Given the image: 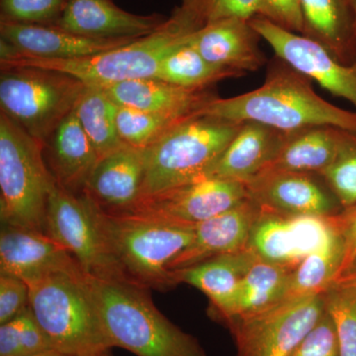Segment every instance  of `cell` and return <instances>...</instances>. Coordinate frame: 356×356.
Wrapping results in <instances>:
<instances>
[{"instance_id": "cell-1", "label": "cell", "mask_w": 356, "mask_h": 356, "mask_svg": "<svg viewBox=\"0 0 356 356\" xmlns=\"http://www.w3.org/2000/svg\"><path fill=\"white\" fill-rule=\"evenodd\" d=\"M310 77L274 56L266 65L261 88L235 97L219 96L201 107L196 116L252 121L292 132L330 125L356 132V112L332 104L314 90Z\"/></svg>"}, {"instance_id": "cell-2", "label": "cell", "mask_w": 356, "mask_h": 356, "mask_svg": "<svg viewBox=\"0 0 356 356\" xmlns=\"http://www.w3.org/2000/svg\"><path fill=\"white\" fill-rule=\"evenodd\" d=\"M110 348L137 356H207L195 337L154 305L149 288L86 274Z\"/></svg>"}, {"instance_id": "cell-3", "label": "cell", "mask_w": 356, "mask_h": 356, "mask_svg": "<svg viewBox=\"0 0 356 356\" xmlns=\"http://www.w3.org/2000/svg\"><path fill=\"white\" fill-rule=\"evenodd\" d=\"M201 28L191 14L178 6L158 30L125 46L67 60L7 54L0 56V65L55 70L76 77L86 86L106 88L123 81L156 77L161 60L186 44Z\"/></svg>"}, {"instance_id": "cell-4", "label": "cell", "mask_w": 356, "mask_h": 356, "mask_svg": "<svg viewBox=\"0 0 356 356\" xmlns=\"http://www.w3.org/2000/svg\"><path fill=\"white\" fill-rule=\"evenodd\" d=\"M95 206L107 245L132 282L163 292L177 286L170 266L191 245L196 226Z\"/></svg>"}, {"instance_id": "cell-5", "label": "cell", "mask_w": 356, "mask_h": 356, "mask_svg": "<svg viewBox=\"0 0 356 356\" xmlns=\"http://www.w3.org/2000/svg\"><path fill=\"white\" fill-rule=\"evenodd\" d=\"M28 286L33 316L54 350L76 356L110 353L83 271L53 273Z\"/></svg>"}, {"instance_id": "cell-6", "label": "cell", "mask_w": 356, "mask_h": 356, "mask_svg": "<svg viewBox=\"0 0 356 356\" xmlns=\"http://www.w3.org/2000/svg\"><path fill=\"white\" fill-rule=\"evenodd\" d=\"M44 145L0 112V218L1 224L44 232L56 178Z\"/></svg>"}, {"instance_id": "cell-7", "label": "cell", "mask_w": 356, "mask_h": 356, "mask_svg": "<svg viewBox=\"0 0 356 356\" xmlns=\"http://www.w3.org/2000/svg\"><path fill=\"white\" fill-rule=\"evenodd\" d=\"M243 122L192 116L146 149L142 196L207 177Z\"/></svg>"}, {"instance_id": "cell-8", "label": "cell", "mask_w": 356, "mask_h": 356, "mask_svg": "<svg viewBox=\"0 0 356 356\" xmlns=\"http://www.w3.org/2000/svg\"><path fill=\"white\" fill-rule=\"evenodd\" d=\"M86 84L76 77L40 67H1V111L46 144L76 108Z\"/></svg>"}, {"instance_id": "cell-9", "label": "cell", "mask_w": 356, "mask_h": 356, "mask_svg": "<svg viewBox=\"0 0 356 356\" xmlns=\"http://www.w3.org/2000/svg\"><path fill=\"white\" fill-rule=\"evenodd\" d=\"M44 233L70 252L86 275L132 282L107 245L95 201L86 193H72L56 180L49 196Z\"/></svg>"}, {"instance_id": "cell-10", "label": "cell", "mask_w": 356, "mask_h": 356, "mask_svg": "<svg viewBox=\"0 0 356 356\" xmlns=\"http://www.w3.org/2000/svg\"><path fill=\"white\" fill-rule=\"evenodd\" d=\"M325 311V292L287 300L268 310L225 322L236 356H291Z\"/></svg>"}, {"instance_id": "cell-11", "label": "cell", "mask_w": 356, "mask_h": 356, "mask_svg": "<svg viewBox=\"0 0 356 356\" xmlns=\"http://www.w3.org/2000/svg\"><path fill=\"white\" fill-rule=\"evenodd\" d=\"M247 198V187L243 182L204 177L175 188L142 196L124 212L196 226L236 207Z\"/></svg>"}, {"instance_id": "cell-12", "label": "cell", "mask_w": 356, "mask_h": 356, "mask_svg": "<svg viewBox=\"0 0 356 356\" xmlns=\"http://www.w3.org/2000/svg\"><path fill=\"white\" fill-rule=\"evenodd\" d=\"M250 24L275 53L325 90L350 102L356 109V60L339 62L324 46L255 16Z\"/></svg>"}, {"instance_id": "cell-13", "label": "cell", "mask_w": 356, "mask_h": 356, "mask_svg": "<svg viewBox=\"0 0 356 356\" xmlns=\"http://www.w3.org/2000/svg\"><path fill=\"white\" fill-rule=\"evenodd\" d=\"M334 216H291L261 209L248 247L262 261L294 271L331 233Z\"/></svg>"}, {"instance_id": "cell-14", "label": "cell", "mask_w": 356, "mask_h": 356, "mask_svg": "<svg viewBox=\"0 0 356 356\" xmlns=\"http://www.w3.org/2000/svg\"><path fill=\"white\" fill-rule=\"evenodd\" d=\"M318 175L274 170L259 172L243 184L248 198L261 209L291 216H332L341 212V203Z\"/></svg>"}, {"instance_id": "cell-15", "label": "cell", "mask_w": 356, "mask_h": 356, "mask_svg": "<svg viewBox=\"0 0 356 356\" xmlns=\"http://www.w3.org/2000/svg\"><path fill=\"white\" fill-rule=\"evenodd\" d=\"M63 271L83 270L70 252L53 238L44 232L2 225L0 274L15 276L30 285Z\"/></svg>"}, {"instance_id": "cell-16", "label": "cell", "mask_w": 356, "mask_h": 356, "mask_svg": "<svg viewBox=\"0 0 356 356\" xmlns=\"http://www.w3.org/2000/svg\"><path fill=\"white\" fill-rule=\"evenodd\" d=\"M1 55L67 60L88 57L125 46L136 39H100L81 36L56 25L0 21ZM139 39V38H138Z\"/></svg>"}, {"instance_id": "cell-17", "label": "cell", "mask_w": 356, "mask_h": 356, "mask_svg": "<svg viewBox=\"0 0 356 356\" xmlns=\"http://www.w3.org/2000/svg\"><path fill=\"white\" fill-rule=\"evenodd\" d=\"M161 14L138 15L113 0H69L56 26L81 36L100 39H138L165 24Z\"/></svg>"}, {"instance_id": "cell-18", "label": "cell", "mask_w": 356, "mask_h": 356, "mask_svg": "<svg viewBox=\"0 0 356 356\" xmlns=\"http://www.w3.org/2000/svg\"><path fill=\"white\" fill-rule=\"evenodd\" d=\"M261 212V206L247 198L236 207L196 225L193 241L175 257L170 270L186 268L219 255L245 250Z\"/></svg>"}, {"instance_id": "cell-19", "label": "cell", "mask_w": 356, "mask_h": 356, "mask_svg": "<svg viewBox=\"0 0 356 356\" xmlns=\"http://www.w3.org/2000/svg\"><path fill=\"white\" fill-rule=\"evenodd\" d=\"M261 39L250 20L231 18L203 26L191 35L188 44L211 64L245 76L268 63Z\"/></svg>"}, {"instance_id": "cell-20", "label": "cell", "mask_w": 356, "mask_h": 356, "mask_svg": "<svg viewBox=\"0 0 356 356\" xmlns=\"http://www.w3.org/2000/svg\"><path fill=\"white\" fill-rule=\"evenodd\" d=\"M145 168L146 149L125 145L99 159L83 193L106 212L127 211L142 195Z\"/></svg>"}, {"instance_id": "cell-21", "label": "cell", "mask_w": 356, "mask_h": 356, "mask_svg": "<svg viewBox=\"0 0 356 356\" xmlns=\"http://www.w3.org/2000/svg\"><path fill=\"white\" fill-rule=\"evenodd\" d=\"M257 259L248 247L172 271L173 280L177 285L186 283L202 291L210 300L213 315L226 322L233 317L241 283Z\"/></svg>"}, {"instance_id": "cell-22", "label": "cell", "mask_w": 356, "mask_h": 356, "mask_svg": "<svg viewBox=\"0 0 356 356\" xmlns=\"http://www.w3.org/2000/svg\"><path fill=\"white\" fill-rule=\"evenodd\" d=\"M353 133L356 132L330 125L285 132L277 153L261 172L280 170L321 175L343 153Z\"/></svg>"}, {"instance_id": "cell-23", "label": "cell", "mask_w": 356, "mask_h": 356, "mask_svg": "<svg viewBox=\"0 0 356 356\" xmlns=\"http://www.w3.org/2000/svg\"><path fill=\"white\" fill-rule=\"evenodd\" d=\"M44 154L58 184L74 194L83 193L100 159L79 123L76 108L47 140Z\"/></svg>"}, {"instance_id": "cell-24", "label": "cell", "mask_w": 356, "mask_h": 356, "mask_svg": "<svg viewBox=\"0 0 356 356\" xmlns=\"http://www.w3.org/2000/svg\"><path fill=\"white\" fill-rule=\"evenodd\" d=\"M104 89L119 106L175 117L194 116L217 97L209 88H180L154 77L123 81Z\"/></svg>"}, {"instance_id": "cell-25", "label": "cell", "mask_w": 356, "mask_h": 356, "mask_svg": "<svg viewBox=\"0 0 356 356\" xmlns=\"http://www.w3.org/2000/svg\"><path fill=\"white\" fill-rule=\"evenodd\" d=\"M284 134L257 122H243L207 177L248 181L275 156Z\"/></svg>"}, {"instance_id": "cell-26", "label": "cell", "mask_w": 356, "mask_h": 356, "mask_svg": "<svg viewBox=\"0 0 356 356\" xmlns=\"http://www.w3.org/2000/svg\"><path fill=\"white\" fill-rule=\"evenodd\" d=\"M303 36L324 46L339 62L356 60V24L351 0H301Z\"/></svg>"}, {"instance_id": "cell-27", "label": "cell", "mask_w": 356, "mask_h": 356, "mask_svg": "<svg viewBox=\"0 0 356 356\" xmlns=\"http://www.w3.org/2000/svg\"><path fill=\"white\" fill-rule=\"evenodd\" d=\"M343 236L334 219V229L322 245L293 271L284 301L327 291L336 280L343 264Z\"/></svg>"}, {"instance_id": "cell-28", "label": "cell", "mask_w": 356, "mask_h": 356, "mask_svg": "<svg viewBox=\"0 0 356 356\" xmlns=\"http://www.w3.org/2000/svg\"><path fill=\"white\" fill-rule=\"evenodd\" d=\"M292 273L285 267L257 257L241 283L235 311L231 318L255 315L282 303Z\"/></svg>"}, {"instance_id": "cell-29", "label": "cell", "mask_w": 356, "mask_h": 356, "mask_svg": "<svg viewBox=\"0 0 356 356\" xmlns=\"http://www.w3.org/2000/svg\"><path fill=\"white\" fill-rule=\"evenodd\" d=\"M119 105L103 88L86 86L76 106L79 123L99 159L125 146L117 130Z\"/></svg>"}, {"instance_id": "cell-30", "label": "cell", "mask_w": 356, "mask_h": 356, "mask_svg": "<svg viewBox=\"0 0 356 356\" xmlns=\"http://www.w3.org/2000/svg\"><path fill=\"white\" fill-rule=\"evenodd\" d=\"M242 76L234 70L211 64L187 42L161 60L154 79L180 88L205 89L218 81Z\"/></svg>"}, {"instance_id": "cell-31", "label": "cell", "mask_w": 356, "mask_h": 356, "mask_svg": "<svg viewBox=\"0 0 356 356\" xmlns=\"http://www.w3.org/2000/svg\"><path fill=\"white\" fill-rule=\"evenodd\" d=\"M191 117L168 116L119 106L116 116L117 130L124 144L136 149H147L170 129Z\"/></svg>"}, {"instance_id": "cell-32", "label": "cell", "mask_w": 356, "mask_h": 356, "mask_svg": "<svg viewBox=\"0 0 356 356\" xmlns=\"http://www.w3.org/2000/svg\"><path fill=\"white\" fill-rule=\"evenodd\" d=\"M54 350L28 307L0 325V356H30Z\"/></svg>"}, {"instance_id": "cell-33", "label": "cell", "mask_w": 356, "mask_h": 356, "mask_svg": "<svg viewBox=\"0 0 356 356\" xmlns=\"http://www.w3.org/2000/svg\"><path fill=\"white\" fill-rule=\"evenodd\" d=\"M325 296L336 325L339 356H356V287H330Z\"/></svg>"}, {"instance_id": "cell-34", "label": "cell", "mask_w": 356, "mask_h": 356, "mask_svg": "<svg viewBox=\"0 0 356 356\" xmlns=\"http://www.w3.org/2000/svg\"><path fill=\"white\" fill-rule=\"evenodd\" d=\"M180 6L201 27L231 18L250 20L259 15V0H181Z\"/></svg>"}, {"instance_id": "cell-35", "label": "cell", "mask_w": 356, "mask_h": 356, "mask_svg": "<svg viewBox=\"0 0 356 356\" xmlns=\"http://www.w3.org/2000/svg\"><path fill=\"white\" fill-rule=\"evenodd\" d=\"M69 0H0V21L55 25Z\"/></svg>"}, {"instance_id": "cell-36", "label": "cell", "mask_w": 356, "mask_h": 356, "mask_svg": "<svg viewBox=\"0 0 356 356\" xmlns=\"http://www.w3.org/2000/svg\"><path fill=\"white\" fill-rule=\"evenodd\" d=\"M341 207L356 205V133L329 168L321 173Z\"/></svg>"}, {"instance_id": "cell-37", "label": "cell", "mask_w": 356, "mask_h": 356, "mask_svg": "<svg viewBox=\"0 0 356 356\" xmlns=\"http://www.w3.org/2000/svg\"><path fill=\"white\" fill-rule=\"evenodd\" d=\"M291 356H339L336 325L327 309Z\"/></svg>"}, {"instance_id": "cell-38", "label": "cell", "mask_w": 356, "mask_h": 356, "mask_svg": "<svg viewBox=\"0 0 356 356\" xmlns=\"http://www.w3.org/2000/svg\"><path fill=\"white\" fill-rule=\"evenodd\" d=\"M29 307V286L15 276L0 274V325Z\"/></svg>"}, {"instance_id": "cell-39", "label": "cell", "mask_w": 356, "mask_h": 356, "mask_svg": "<svg viewBox=\"0 0 356 356\" xmlns=\"http://www.w3.org/2000/svg\"><path fill=\"white\" fill-rule=\"evenodd\" d=\"M259 15L283 29L303 34L301 0H259Z\"/></svg>"}, {"instance_id": "cell-40", "label": "cell", "mask_w": 356, "mask_h": 356, "mask_svg": "<svg viewBox=\"0 0 356 356\" xmlns=\"http://www.w3.org/2000/svg\"><path fill=\"white\" fill-rule=\"evenodd\" d=\"M337 226L343 238V264L336 280L350 268L356 261V205L343 208L334 215Z\"/></svg>"}, {"instance_id": "cell-41", "label": "cell", "mask_w": 356, "mask_h": 356, "mask_svg": "<svg viewBox=\"0 0 356 356\" xmlns=\"http://www.w3.org/2000/svg\"><path fill=\"white\" fill-rule=\"evenodd\" d=\"M332 286L356 287V261L346 273L334 280Z\"/></svg>"}, {"instance_id": "cell-42", "label": "cell", "mask_w": 356, "mask_h": 356, "mask_svg": "<svg viewBox=\"0 0 356 356\" xmlns=\"http://www.w3.org/2000/svg\"><path fill=\"white\" fill-rule=\"evenodd\" d=\"M30 356H76L69 355V353H62L60 350H50L47 351H43V353H37V355H30Z\"/></svg>"}, {"instance_id": "cell-43", "label": "cell", "mask_w": 356, "mask_h": 356, "mask_svg": "<svg viewBox=\"0 0 356 356\" xmlns=\"http://www.w3.org/2000/svg\"><path fill=\"white\" fill-rule=\"evenodd\" d=\"M353 1V11H355V24H356V0H351Z\"/></svg>"}, {"instance_id": "cell-44", "label": "cell", "mask_w": 356, "mask_h": 356, "mask_svg": "<svg viewBox=\"0 0 356 356\" xmlns=\"http://www.w3.org/2000/svg\"><path fill=\"white\" fill-rule=\"evenodd\" d=\"M102 356H111V355H110V353H105V355H103Z\"/></svg>"}]
</instances>
